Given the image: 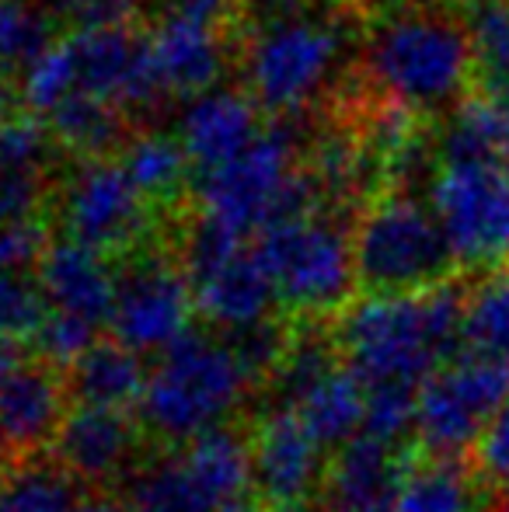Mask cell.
Here are the masks:
<instances>
[{"label": "cell", "instance_id": "1", "mask_svg": "<svg viewBox=\"0 0 509 512\" xmlns=\"http://www.w3.org/2000/svg\"><path fill=\"white\" fill-rule=\"evenodd\" d=\"M464 297L457 283L405 297H363L339 317L335 345L363 387H422L461 352Z\"/></svg>", "mask_w": 509, "mask_h": 512}, {"label": "cell", "instance_id": "2", "mask_svg": "<svg viewBox=\"0 0 509 512\" xmlns=\"http://www.w3.org/2000/svg\"><path fill=\"white\" fill-rule=\"evenodd\" d=\"M363 70L387 105L412 115L454 112L475 77L468 28L443 7H394L367 32Z\"/></svg>", "mask_w": 509, "mask_h": 512}, {"label": "cell", "instance_id": "3", "mask_svg": "<svg viewBox=\"0 0 509 512\" xmlns=\"http://www.w3.org/2000/svg\"><path fill=\"white\" fill-rule=\"evenodd\" d=\"M346 56V35L304 0H269L241 49V74L258 108L297 115L332 88Z\"/></svg>", "mask_w": 509, "mask_h": 512}, {"label": "cell", "instance_id": "4", "mask_svg": "<svg viewBox=\"0 0 509 512\" xmlns=\"http://www.w3.org/2000/svg\"><path fill=\"white\" fill-rule=\"evenodd\" d=\"M297 143L286 129H265L262 140L231 164L196 175L199 216L238 237H262L283 220L321 213V185L297 171Z\"/></svg>", "mask_w": 509, "mask_h": 512}, {"label": "cell", "instance_id": "5", "mask_svg": "<svg viewBox=\"0 0 509 512\" xmlns=\"http://www.w3.org/2000/svg\"><path fill=\"white\" fill-rule=\"evenodd\" d=\"M252 377L231 342L206 331H189L168 352H161L140 398V418L154 436L192 443L241 408Z\"/></svg>", "mask_w": 509, "mask_h": 512}, {"label": "cell", "instance_id": "6", "mask_svg": "<svg viewBox=\"0 0 509 512\" xmlns=\"http://www.w3.org/2000/svg\"><path fill=\"white\" fill-rule=\"evenodd\" d=\"M356 279L370 297H405L454 283L461 269L440 220L412 192H387L353 230Z\"/></svg>", "mask_w": 509, "mask_h": 512}, {"label": "cell", "instance_id": "7", "mask_svg": "<svg viewBox=\"0 0 509 512\" xmlns=\"http://www.w3.org/2000/svg\"><path fill=\"white\" fill-rule=\"evenodd\" d=\"M258 255L276 283V297L297 314H332L356 290L353 234L328 213L283 220L258 237Z\"/></svg>", "mask_w": 509, "mask_h": 512}, {"label": "cell", "instance_id": "8", "mask_svg": "<svg viewBox=\"0 0 509 512\" xmlns=\"http://www.w3.org/2000/svg\"><path fill=\"white\" fill-rule=\"evenodd\" d=\"M182 269L196 293V310L213 328L238 335L258 328L276 307V283L245 237L199 216L182 244Z\"/></svg>", "mask_w": 509, "mask_h": 512}, {"label": "cell", "instance_id": "9", "mask_svg": "<svg viewBox=\"0 0 509 512\" xmlns=\"http://www.w3.org/2000/svg\"><path fill=\"white\" fill-rule=\"evenodd\" d=\"M429 209L461 269L492 276L509 265V161L436 164Z\"/></svg>", "mask_w": 509, "mask_h": 512}, {"label": "cell", "instance_id": "10", "mask_svg": "<svg viewBox=\"0 0 509 512\" xmlns=\"http://www.w3.org/2000/svg\"><path fill=\"white\" fill-rule=\"evenodd\" d=\"M509 401V366L457 359L419 387L415 439L433 460L475 453L489 422Z\"/></svg>", "mask_w": 509, "mask_h": 512}, {"label": "cell", "instance_id": "11", "mask_svg": "<svg viewBox=\"0 0 509 512\" xmlns=\"http://www.w3.org/2000/svg\"><path fill=\"white\" fill-rule=\"evenodd\" d=\"M60 227L98 255H119L140 244L150 230V199L129 182L119 161H77L60 189Z\"/></svg>", "mask_w": 509, "mask_h": 512}, {"label": "cell", "instance_id": "12", "mask_svg": "<svg viewBox=\"0 0 509 512\" xmlns=\"http://www.w3.org/2000/svg\"><path fill=\"white\" fill-rule=\"evenodd\" d=\"M74 63L77 95L116 105L119 112H154L171 98L154 67L147 39L136 35L129 21L77 25L63 35Z\"/></svg>", "mask_w": 509, "mask_h": 512}, {"label": "cell", "instance_id": "13", "mask_svg": "<svg viewBox=\"0 0 509 512\" xmlns=\"http://www.w3.org/2000/svg\"><path fill=\"white\" fill-rule=\"evenodd\" d=\"M196 293L182 265L164 255H143L119 276L116 307H112V342L129 352H168L178 338L189 335Z\"/></svg>", "mask_w": 509, "mask_h": 512}, {"label": "cell", "instance_id": "14", "mask_svg": "<svg viewBox=\"0 0 509 512\" xmlns=\"http://www.w3.org/2000/svg\"><path fill=\"white\" fill-rule=\"evenodd\" d=\"M255 488L269 506H304L307 495L328 474L325 450L314 443L293 408H276L262 418L252 446Z\"/></svg>", "mask_w": 509, "mask_h": 512}, {"label": "cell", "instance_id": "15", "mask_svg": "<svg viewBox=\"0 0 509 512\" xmlns=\"http://www.w3.org/2000/svg\"><path fill=\"white\" fill-rule=\"evenodd\" d=\"M262 133V108L248 91L213 88L185 102L175 140L182 143L192 168L203 175L252 150Z\"/></svg>", "mask_w": 509, "mask_h": 512}, {"label": "cell", "instance_id": "16", "mask_svg": "<svg viewBox=\"0 0 509 512\" xmlns=\"http://www.w3.org/2000/svg\"><path fill=\"white\" fill-rule=\"evenodd\" d=\"M147 46L164 91L182 98H199L220 88V77L231 63L227 39L217 25L178 18V14H164L157 21L154 32L147 35Z\"/></svg>", "mask_w": 509, "mask_h": 512}, {"label": "cell", "instance_id": "17", "mask_svg": "<svg viewBox=\"0 0 509 512\" xmlns=\"http://www.w3.org/2000/svg\"><path fill=\"white\" fill-rule=\"evenodd\" d=\"M35 276H39L46 307L56 310V314L81 317L95 328L112 317L119 276L112 272L109 258L98 255V251L63 237V241L49 244Z\"/></svg>", "mask_w": 509, "mask_h": 512}, {"label": "cell", "instance_id": "18", "mask_svg": "<svg viewBox=\"0 0 509 512\" xmlns=\"http://www.w3.org/2000/svg\"><path fill=\"white\" fill-rule=\"evenodd\" d=\"M67 415V384L49 363H21L0 387V439L7 450H42L56 439Z\"/></svg>", "mask_w": 509, "mask_h": 512}, {"label": "cell", "instance_id": "19", "mask_svg": "<svg viewBox=\"0 0 509 512\" xmlns=\"http://www.w3.org/2000/svg\"><path fill=\"white\" fill-rule=\"evenodd\" d=\"M408 467L398 446L374 436H356L335 450L325 474V492L332 512H391Z\"/></svg>", "mask_w": 509, "mask_h": 512}, {"label": "cell", "instance_id": "20", "mask_svg": "<svg viewBox=\"0 0 509 512\" xmlns=\"http://www.w3.org/2000/svg\"><path fill=\"white\" fill-rule=\"evenodd\" d=\"M136 450V429L123 411L77 405L53 439L60 471L77 481H109L126 471Z\"/></svg>", "mask_w": 509, "mask_h": 512}, {"label": "cell", "instance_id": "21", "mask_svg": "<svg viewBox=\"0 0 509 512\" xmlns=\"http://www.w3.org/2000/svg\"><path fill=\"white\" fill-rule=\"evenodd\" d=\"M304 429L314 436L321 450H342L363 432L367 418V387L349 366H335L321 380H314L290 405Z\"/></svg>", "mask_w": 509, "mask_h": 512}, {"label": "cell", "instance_id": "22", "mask_svg": "<svg viewBox=\"0 0 509 512\" xmlns=\"http://www.w3.org/2000/svg\"><path fill=\"white\" fill-rule=\"evenodd\" d=\"M182 467L199 485V492L220 509L245 502V492L255 485L252 446L231 429H213L192 439L182 453Z\"/></svg>", "mask_w": 509, "mask_h": 512}, {"label": "cell", "instance_id": "23", "mask_svg": "<svg viewBox=\"0 0 509 512\" xmlns=\"http://www.w3.org/2000/svg\"><path fill=\"white\" fill-rule=\"evenodd\" d=\"M147 377L140 356L129 352L119 342H98L81 363L70 370V394L84 408L123 411L129 405H140L147 391Z\"/></svg>", "mask_w": 509, "mask_h": 512}, {"label": "cell", "instance_id": "24", "mask_svg": "<svg viewBox=\"0 0 509 512\" xmlns=\"http://www.w3.org/2000/svg\"><path fill=\"white\" fill-rule=\"evenodd\" d=\"M485 478L457 460L408 467L391 512H482Z\"/></svg>", "mask_w": 509, "mask_h": 512}, {"label": "cell", "instance_id": "25", "mask_svg": "<svg viewBox=\"0 0 509 512\" xmlns=\"http://www.w3.org/2000/svg\"><path fill=\"white\" fill-rule=\"evenodd\" d=\"M46 129L56 143L74 150L81 161H95L112 150H123L126 112L91 95H74L49 115Z\"/></svg>", "mask_w": 509, "mask_h": 512}, {"label": "cell", "instance_id": "26", "mask_svg": "<svg viewBox=\"0 0 509 512\" xmlns=\"http://www.w3.org/2000/svg\"><path fill=\"white\" fill-rule=\"evenodd\" d=\"M461 352L471 359L509 366V276L492 272L464 297Z\"/></svg>", "mask_w": 509, "mask_h": 512}, {"label": "cell", "instance_id": "27", "mask_svg": "<svg viewBox=\"0 0 509 512\" xmlns=\"http://www.w3.org/2000/svg\"><path fill=\"white\" fill-rule=\"evenodd\" d=\"M485 98H509V0H464L461 14Z\"/></svg>", "mask_w": 509, "mask_h": 512}, {"label": "cell", "instance_id": "28", "mask_svg": "<svg viewBox=\"0 0 509 512\" xmlns=\"http://www.w3.org/2000/svg\"><path fill=\"white\" fill-rule=\"evenodd\" d=\"M119 164L147 199H175L192 168L182 143L168 133H154V129L129 136L119 150Z\"/></svg>", "mask_w": 509, "mask_h": 512}, {"label": "cell", "instance_id": "29", "mask_svg": "<svg viewBox=\"0 0 509 512\" xmlns=\"http://www.w3.org/2000/svg\"><path fill=\"white\" fill-rule=\"evenodd\" d=\"M56 42L53 18L32 0H0V70L25 74Z\"/></svg>", "mask_w": 509, "mask_h": 512}, {"label": "cell", "instance_id": "30", "mask_svg": "<svg viewBox=\"0 0 509 512\" xmlns=\"http://www.w3.org/2000/svg\"><path fill=\"white\" fill-rule=\"evenodd\" d=\"M126 512H224L213 506L199 485L189 478L182 460H168V464L147 467L129 488Z\"/></svg>", "mask_w": 509, "mask_h": 512}, {"label": "cell", "instance_id": "31", "mask_svg": "<svg viewBox=\"0 0 509 512\" xmlns=\"http://www.w3.org/2000/svg\"><path fill=\"white\" fill-rule=\"evenodd\" d=\"M77 502L74 478L60 467H21L0 481V512H70Z\"/></svg>", "mask_w": 509, "mask_h": 512}, {"label": "cell", "instance_id": "32", "mask_svg": "<svg viewBox=\"0 0 509 512\" xmlns=\"http://www.w3.org/2000/svg\"><path fill=\"white\" fill-rule=\"evenodd\" d=\"M335 349H339V345H335L332 338L318 335V331L290 338V349H286L283 363H279V370H276L283 408H290L314 380H321L325 373L335 370Z\"/></svg>", "mask_w": 509, "mask_h": 512}, {"label": "cell", "instance_id": "33", "mask_svg": "<svg viewBox=\"0 0 509 512\" xmlns=\"http://www.w3.org/2000/svg\"><path fill=\"white\" fill-rule=\"evenodd\" d=\"M415 411H419V387H367L363 436H374L387 446H401L405 436H415Z\"/></svg>", "mask_w": 509, "mask_h": 512}, {"label": "cell", "instance_id": "34", "mask_svg": "<svg viewBox=\"0 0 509 512\" xmlns=\"http://www.w3.org/2000/svg\"><path fill=\"white\" fill-rule=\"evenodd\" d=\"M95 331H98L95 324L81 321V317H67V314L49 310V314L42 317L39 331L32 335V345H35V352H39V363H49V366H56V370H63V366L74 370V366L98 345Z\"/></svg>", "mask_w": 509, "mask_h": 512}, {"label": "cell", "instance_id": "35", "mask_svg": "<svg viewBox=\"0 0 509 512\" xmlns=\"http://www.w3.org/2000/svg\"><path fill=\"white\" fill-rule=\"evenodd\" d=\"M46 314L49 310L39 283H32L28 276L0 272V342L32 338Z\"/></svg>", "mask_w": 509, "mask_h": 512}, {"label": "cell", "instance_id": "36", "mask_svg": "<svg viewBox=\"0 0 509 512\" xmlns=\"http://www.w3.org/2000/svg\"><path fill=\"white\" fill-rule=\"evenodd\" d=\"M49 133L32 115H0V171H42Z\"/></svg>", "mask_w": 509, "mask_h": 512}, {"label": "cell", "instance_id": "37", "mask_svg": "<svg viewBox=\"0 0 509 512\" xmlns=\"http://www.w3.org/2000/svg\"><path fill=\"white\" fill-rule=\"evenodd\" d=\"M227 342H231L234 356L241 359L248 377L276 373L286 356V349H290V335H286L276 321H265V324H258V328L238 331V335H231Z\"/></svg>", "mask_w": 509, "mask_h": 512}, {"label": "cell", "instance_id": "38", "mask_svg": "<svg viewBox=\"0 0 509 512\" xmlns=\"http://www.w3.org/2000/svg\"><path fill=\"white\" fill-rule=\"evenodd\" d=\"M46 251V230L35 220L0 227V272H7V276H28L32 269L39 272Z\"/></svg>", "mask_w": 509, "mask_h": 512}, {"label": "cell", "instance_id": "39", "mask_svg": "<svg viewBox=\"0 0 509 512\" xmlns=\"http://www.w3.org/2000/svg\"><path fill=\"white\" fill-rule=\"evenodd\" d=\"M46 196L42 171H0V227L28 223Z\"/></svg>", "mask_w": 509, "mask_h": 512}, {"label": "cell", "instance_id": "40", "mask_svg": "<svg viewBox=\"0 0 509 512\" xmlns=\"http://www.w3.org/2000/svg\"><path fill=\"white\" fill-rule=\"evenodd\" d=\"M475 460H478V474L485 481H496V485H506L509 481V401L489 422V429H485L482 443L475 450Z\"/></svg>", "mask_w": 509, "mask_h": 512}, {"label": "cell", "instance_id": "41", "mask_svg": "<svg viewBox=\"0 0 509 512\" xmlns=\"http://www.w3.org/2000/svg\"><path fill=\"white\" fill-rule=\"evenodd\" d=\"M241 0H164L168 11L164 14H178V18H192V21H206V25H224L234 11H238Z\"/></svg>", "mask_w": 509, "mask_h": 512}, {"label": "cell", "instance_id": "42", "mask_svg": "<svg viewBox=\"0 0 509 512\" xmlns=\"http://www.w3.org/2000/svg\"><path fill=\"white\" fill-rule=\"evenodd\" d=\"M63 11L77 18V25H102V21H126L129 0H56Z\"/></svg>", "mask_w": 509, "mask_h": 512}, {"label": "cell", "instance_id": "43", "mask_svg": "<svg viewBox=\"0 0 509 512\" xmlns=\"http://www.w3.org/2000/svg\"><path fill=\"white\" fill-rule=\"evenodd\" d=\"M18 366H21V359H18V349H14V342H0V387L7 384V377H11Z\"/></svg>", "mask_w": 509, "mask_h": 512}, {"label": "cell", "instance_id": "44", "mask_svg": "<svg viewBox=\"0 0 509 512\" xmlns=\"http://www.w3.org/2000/svg\"><path fill=\"white\" fill-rule=\"evenodd\" d=\"M496 102V115H499V133H503V150L509 157V98H492Z\"/></svg>", "mask_w": 509, "mask_h": 512}, {"label": "cell", "instance_id": "45", "mask_svg": "<svg viewBox=\"0 0 509 512\" xmlns=\"http://www.w3.org/2000/svg\"><path fill=\"white\" fill-rule=\"evenodd\" d=\"M70 512H119L112 502H105V499H81Z\"/></svg>", "mask_w": 509, "mask_h": 512}, {"label": "cell", "instance_id": "46", "mask_svg": "<svg viewBox=\"0 0 509 512\" xmlns=\"http://www.w3.org/2000/svg\"><path fill=\"white\" fill-rule=\"evenodd\" d=\"M11 98H14V88H11V81H7L4 70H0V115H7V108H11Z\"/></svg>", "mask_w": 509, "mask_h": 512}, {"label": "cell", "instance_id": "47", "mask_svg": "<svg viewBox=\"0 0 509 512\" xmlns=\"http://www.w3.org/2000/svg\"><path fill=\"white\" fill-rule=\"evenodd\" d=\"M496 512H509V481L499 485V495H496Z\"/></svg>", "mask_w": 509, "mask_h": 512}, {"label": "cell", "instance_id": "48", "mask_svg": "<svg viewBox=\"0 0 509 512\" xmlns=\"http://www.w3.org/2000/svg\"><path fill=\"white\" fill-rule=\"evenodd\" d=\"M224 512H262V509L252 506V502H234V506H227Z\"/></svg>", "mask_w": 509, "mask_h": 512}, {"label": "cell", "instance_id": "49", "mask_svg": "<svg viewBox=\"0 0 509 512\" xmlns=\"http://www.w3.org/2000/svg\"><path fill=\"white\" fill-rule=\"evenodd\" d=\"M279 512H332V509H321V506H293V509H279Z\"/></svg>", "mask_w": 509, "mask_h": 512}, {"label": "cell", "instance_id": "50", "mask_svg": "<svg viewBox=\"0 0 509 512\" xmlns=\"http://www.w3.org/2000/svg\"><path fill=\"white\" fill-rule=\"evenodd\" d=\"M7 453H11V450H7V443H4V439H0V481H4V467H7Z\"/></svg>", "mask_w": 509, "mask_h": 512}]
</instances>
